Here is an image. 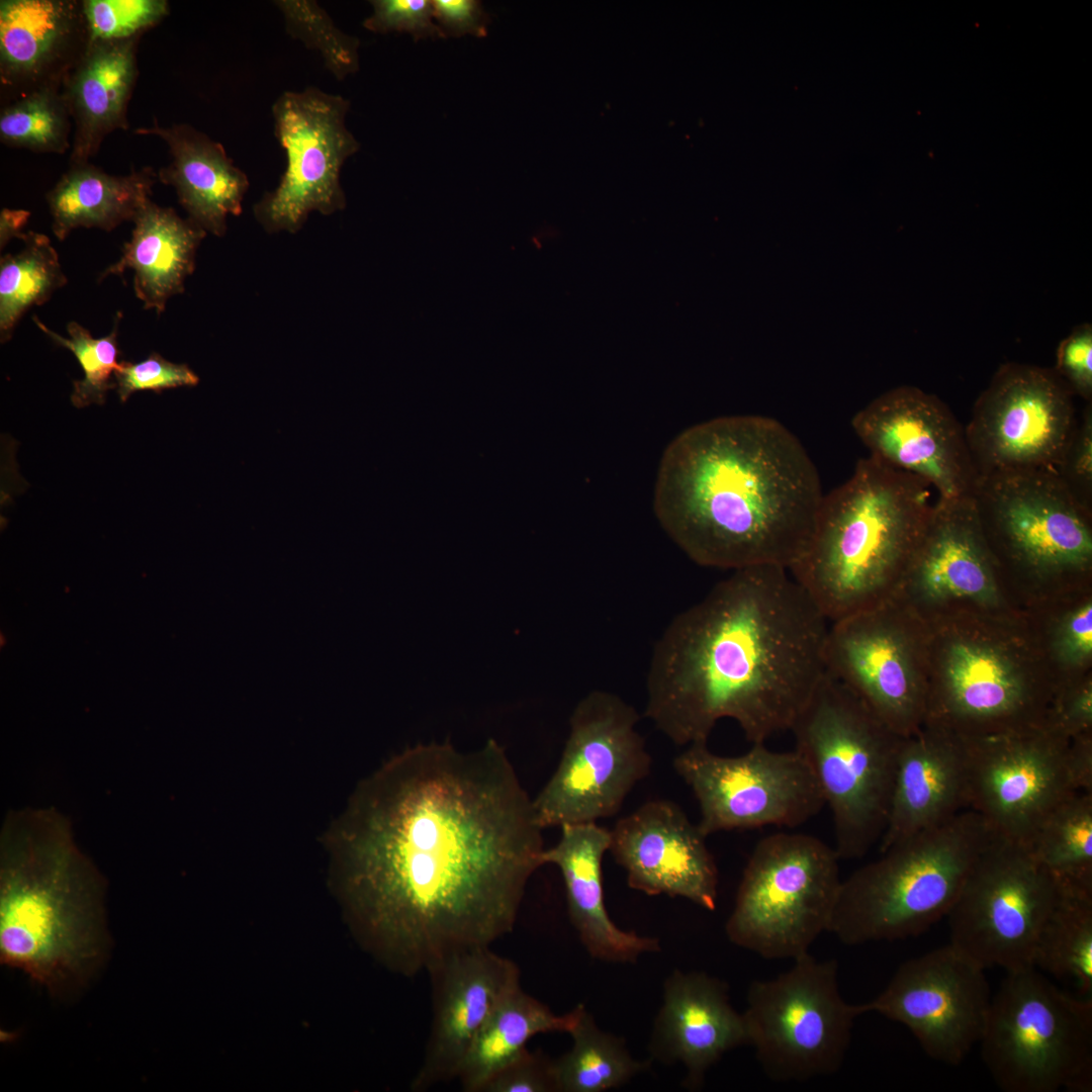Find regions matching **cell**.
<instances>
[{
  "label": "cell",
  "instance_id": "obj_1",
  "mask_svg": "<svg viewBox=\"0 0 1092 1092\" xmlns=\"http://www.w3.org/2000/svg\"><path fill=\"white\" fill-rule=\"evenodd\" d=\"M543 827L505 748L420 743L362 780L326 837L364 947L415 977L511 933Z\"/></svg>",
  "mask_w": 1092,
  "mask_h": 1092
},
{
  "label": "cell",
  "instance_id": "obj_2",
  "mask_svg": "<svg viewBox=\"0 0 1092 1092\" xmlns=\"http://www.w3.org/2000/svg\"><path fill=\"white\" fill-rule=\"evenodd\" d=\"M829 621L789 570H733L676 615L654 645L644 716L676 745L722 719L747 741L790 730L824 672Z\"/></svg>",
  "mask_w": 1092,
  "mask_h": 1092
},
{
  "label": "cell",
  "instance_id": "obj_3",
  "mask_svg": "<svg viewBox=\"0 0 1092 1092\" xmlns=\"http://www.w3.org/2000/svg\"><path fill=\"white\" fill-rule=\"evenodd\" d=\"M824 493L800 440L756 415L715 418L663 452L656 518L696 563L723 569H789L812 535Z\"/></svg>",
  "mask_w": 1092,
  "mask_h": 1092
},
{
  "label": "cell",
  "instance_id": "obj_4",
  "mask_svg": "<svg viewBox=\"0 0 1092 1092\" xmlns=\"http://www.w3.org/2000/svg\"><path fill=\"white\" fill-rule=\"evenodd\" d=\"M101 884L52 809L5 820L0 840V957L58 991L100 957Z\"/></svg>",
  "mask_w": 1092,
  "mask_h": 1092
},
{
  "label": "cell",
  "instance_id": "obj_5",
  "mask_svg": "<svg viewBox=\"0 0 1092 1092\" xmlns=\"http://www.w3.org/2000/svg\"><path fill=\"white\" fill-rule=\"evenodd\" d=\"M931 488L869 455L823 495L810 540L788 570L829 622L874 608L905 577L934 510Z\"/></svg>",
  "mask_w": 1092,
  "mask_h": 1092
},
{
  "label": "cell",
  "instance_id": "obj_6",
  "mask_svg": "<svg viewBox=\"0 0 1092 1092\" xmlns=\"http://www.w3.org/2000/svg\"><path fill=\"white\" fill-rule=\"evenodd\" d=\"M998 836L967 809L889 847L841 882L828 931L847 945L919 935L946 917Z\"/></svg>",
  "mask_w": 1092,
  "mask_h": 1092
},
{
  "label": "cell",
  "instance_id": "obj_7",
  "mask_svg": "<svg viewBox=\"0 0 1092 1092\" xmlns=\"http://www.w3.org/2000/svg\"><path fill=\"white\" fill-rule=\"evenodd\" d=\"M790 731L831 811L836 853L862 857L885 830L903 736L826 671Z\"/></svg>",
  "mask_w": 1092,
  "mask_h": 1092
},
{
  "label": "cell",
  "instance_id": "obj_8",
  "mask_svg": "<svg viewBox=\"0 0 1092 1092\" xmlns=\"http://www.w3.org/2000/svg\"><path fill=\"white\" fill-rule=\"evenodd\" d=\"M979 1043L1005 1092L1091 1091V997L1070 996L1034 967L1007 972Z\"/></svg>",
  "mask_w": 1092,
  "mask_h": 1092
},
{
  "label": "cell",
  "instance_id": "obj_9",
  "mask_svg": "<svg viewBox=\"0 0 1092 1092\" xmlns=\"http://www.w3.org/2000/svg\"><path fill=\"white\" fill-rule=\"evenodd\" d=\"M833 846L805 833L760 839L739 883L725 931L766 960H796L828 931L842 880Z\"/></svg>",
  "mask_w": 1092,
  "mask_h": 1092
},
{
  "label": "cell",
  "instance_id": "obj_10",
  "mask_svg": "<svg viewBox=\"0 0 1092 1092\" xmlns=\"http://www.w3.org/2000/svg\"><path fill=\"white\" fill-rule=\"evenodd\" d=\"M746 1001L748 1044L767 1077L778 1082L836 1073L854 1020L868 1012L864 1003L842 998L836 961L821 962L810 952L776 978L753 981Z\"/></svg>",
  "mask_w": 1092,
  "mask_h": 1092
},
{
  "label": "cell",
  "instance_id": "obj_11",
  "mask_svg": "<svg viewBox=\"0 0 1092 1092\" xmlns=\"http://www.w3.org/2000/svg\"><path fill=\"white\" fill-rule=\"evenodd\" d=\"M640 716L619 696L592 691L575 706L556 769L533 804L543 828L616 815L651 769Z\"/></svg>",
  "mask_w": 1092,
  "mask_h": 1092
},
{
  "label": "cell",
  "instance_id": "obj_12",
  "mask_svg": "<svg viewBox=\"0 0 1092 1092\" xmlns=\"http://www.w3.org/2000/svg\"><path fill=\"white\" fill-rule=\"evenodd\" d=\"M1061 894L1026 844L999 835L946 915L949 944L985 970L1032 968L1038 934Z\"/></svg>",
  "mask_w": 1092,
  "mask_h": 1092
},
{
  "label": "cell",
  "instance_id": "obj_13",
  "mask_svg": "<svg viewBox=\"0 0 1092 1092\" xmlns=\"http://www.w3.org/2000/svg\"><path fill=\"white\" fill-rule=\"evenodd\" d=\"M672 764L698 801V827L706 837L764 826L794 828L825 806L809 764L796 749L776 751L753 743L743 754L722 756L700 742L688 745Z\"/></svg>",
  "mask_w": 1092,
  "mask_h": 1092
},
{
  "label": "cell",
  "instance_id": "obj_14",
  "mask_svg": "<svg viewBox=\"0 0 1092 1092\" xmlns=\"http://www.w3.org/2000/svg\"><path fill=\"white\" fill-rule=\"evenodd\" d=\"M350 101L309 86L285 91L272 105L274 132L286 167L278 186L254 206L269 233L298 232L310 212L333 214L346 206L341 169L360 144L346 125Z\"/></svg>",
  "mask_w": 1092,
  "mask_h": 1092
},
{
  "label": "cell",
  "instance_id": "obj_15",
  "mask_svg": "<svg viewBox=\"0 0 1092 1092\" xmlns=\"http://www.w3.org/2000/svg\"><path fill=\"white\" fill-rule=\"evenodd\" d=\"M1073 394L1054 369L1005 363L977 398L965 428L979 476L1055 470L1075 425Z\"/></svg>",
  "mask_w": 1092,
  "mask_h": 1092
},
{
  "label": "cell",
  "instance_id": "obj_16",
  "mask_svg": "<svg viewBox=\"0 0 1092 1092\" xmlns=\"http://www.w3.org/2000/svg\"><path fill=\"white\" fill-rule=\"evenodd\" d=\"M964 738L968 809L1006 839L1027 845L1043 819L1077 793L1063 737L1021 730Z\"/></svg>",
  "mask_w": 1092,
  "mask_h": 1092
},
{
  "label": "cell",
  "instance_id": "obj_17",
  "mask_svg": "<svg viewBox=\"0 0 1092 1092\" xmlns=\"http://www.w3.org/2000/svg\"><path fill=\"white\" fill-rule=\"evenodd\" d=\"M990 1002L985 969L948 943L903 963L864 1004L905 1025L933 1060L960 1065L982 1037Z\"/></svg>",
  "mask_w": 1092,
  "mask_h": 1092
},
{
  "label": "cell",
  "instance_id": "obj_18",
  "mask_svg": "<svg viewBox=\"0 0 1092 1092\" xmlns=\"http://www.w3.org/2000/svg\"><path fill=\"white\" fill-rule=\"evenodd\" d=\"M971 496L979 522L996 532L1016 562L1038 571L1089 566L1091 512L1077 503L1054 470L979 476Z\"/></svg>",
  "mask_w": 1092,
  "mask_h": 1092
},
{
  "label": "cell",
  "instance_id": "obj_19",
  "mask_svg": "<svg viewBox=\"0 0 1092 1092\" xmlns=\"http://www.w3.org/2000/svg\"><path fill=\"white\" fill-rule=\"evenodd\" d=\"M851 427L870 455L925 480L937 497L972 495L978 473L965 428L936 395L890 389L858 411Z\"/></svg>",
  "mask_w": 1092,
  "mask_h": 1092
},
{
  "label": "cell",
  "instance_id": "obj_20",
  "mask_svg": "<svg viewBox=\"0 0 1092 1092\" xmlns=\"http://www.w3.org/2000/svg\"><path fill=\"white\" fill-rule=\"evenodd\" d=\"M908 639L894 619L871 608L829 622L824 645L825 671L903 737L924 709Z\"/></svg>",
  "mask_w": 1092,
  "mask_h": 1092
},
{
  "label": "cell",
  "instance_id": "obj_21",
  "mask_svg": "<svg viewBox=\"0 0 1092 1092\" xmlns=\"http://www.w3.org/2000/svg\"><path fill=\"white\" fill-rule=\"evenodd\" d=\"M610 833L609 851L625 870L631 889L716 909V862L706 836L676 803L648 801L620 818Z\"/></svg>",
  "mask_w": 1092,
  "mask_h": 1092
},
{
  "label": "cell",
  "instance_id": "obj_22",
  "mask_svg": "<svg viewBox=\"0 0 1092 1092\" xmlns=\"http://www.w3.org/2000/svg\"><path fill=\"white\" fill-rule=\"evenodd\" d=\"M432 1020L422 1064L412 1089L425 1091L458 1079L465 1058L489 1014L512 987L520 969L490 946L453 952L427 972Z\"/></svg>",
  "mask_w": 1092,
  "mask_h": 1092
},
{
  "label": "cell",
  "instance_id": "obj_23",
  "mask_svg": "<svg viewBox=\"0 0 1092 1092\" xmlns=\"http://www.w3.org/2000/svg\"><path fill=\"white\" fill-rule=\"evenodd\" d=\"M748 1044L742 1013L730 1004L727 985L703 972L673 971L663 984L650 1052L665 1064H681L686 1086L699 1088L723 1055Z\"/></svg>",
  "mask_w": 1092,
  "mask_h": 1092
},
{
  "label": "cell",
  "instance_id": "obj_24",
  "mask_svg": "<svg viewBox=\"0 0 1092 1092\" xmlns=\"http://www.w3.org/2000/svg\"><path fill=\"white\" fill-rule=\"evenodd\" d=\"M967 809L965 738L950 734L903 737L879 850L937 827Z\"/></svg>",
  "mask_w": 1092,
  "mask_h": 1092
},
{
  "label": "cell",
  "instance_id": "obj_25",
  "mask_svg": "<svg viewBox=\"0 0 1092 1092\" xmlns=\"http://www.w3.org/2000/svg\"><path fill=\"white\" fill-rule=\"evenodd\" d=\"M557 842L543 850L544 864L562 877L569 920L588 954L609 963H634L660 949L658 939L621 929L604 899L602 863L610 848V830L598 822L559 827Z\"/></svg>",
  "mask_w": 1092,
  "mask_h": 1092
},
{
  "label": "cell",
  "instance_id": "obj_26",
  "mask_svg": "<svg viewBox=\"0 0 1092 1092\" xmlns=\"http://www.w3.org/2000/svg\"><path fill=\"white\" fill-rule=\"evenodd\" d=\"M141 36L87 40L65 73L62 93L74 126L71 165L88 163L106 135L128 127L126 112L138 77Z\"/></svg>",
  "mask_w": 1092,
  "mask_h": 1092
},
{
  "label": "cell",
  "instance_id": "obj_27",
  "mask_svg": "<svg viewBox=\"0 0 1092 1092\" xmlns=\"http://www.w3.org/2000/svg\"><path fill=\"white\" fill-rule=\"evenodd\" d=\"M156 135L169 148L171 162L158 179L174 187L188 218L206 233L221 237L229 215H240L249 179L221 144L185 123L162 126L158 121L134 131Z\"/></svg>",
  "mask_w": 1092,
  "mask_h": 1092
},
{
  "label": "cell",
  "instance_id": "obj_28",
  "mask_svg": "<svg viewBox=\"0 0 1092 1092\" xmlns=\"http://www.w3.org/2000/svg\"><path fill=\"white\" fill-rule=\"evenodd\" d=\"M86 24L82 4L66 0L0 2V75L3 85L63 79L70 53Z\"/></svg>",
  "mask_w": 1092,
  "mask_h": 1092
},
{
  "label": "cell",
  "instance_id": "obj_29",
  "mask_svg": "<svg viewBox=\"0 0 1092 1092\" xmlns=\"http://www.w3.org/2000/svg\"><path fill=\"white\" fill-rule=\"evenodd\" d=\"M131 238L123 245L120 259L99 276L133 271V290L145 309L161 314L168 299L184 290L185 279L193 272L196 250L206 232L188 217H180L170 207L151 200L133 219Z\"/></svg>",
  "mask_w": 1092,
  "mask_h": 1092
},
{
  "label": "cell",
  "instance_id": "obj_30",
  "mask_svg": "<svg viewBox=\"0 0 1092 1092\" xmlns=\"http://www.w3.org/2000/svg\"><path fill=\"white\" fill-rule=\"evenodd\" d=\"M158 174L150 167L110 175L89 164L71 165L47 194L52 230L59 241L78 228L111 232L135 218L151 200Z\"/></svg>",
  "mask_w": 1092,
  "mask_h": 1092
},
{
  "label": "cell",
  "instance_id": "obj_31",
  "mask_svg": "<svg viewBox=\"0 0 1092 1092\" xmlns=\"http://www.w3.org/2000/svg\"><path fill=\"white\" fill-rule=\"evenodd\" d=\"M943 713L974 728L1007 725L1026 711L1025 688L996 653L970 643L952 646L948 656Z\"/></svg>",
  "mask_w": 1092,
  "mask_h": 1092
},
{
  "label": "cell",
  "instance_id": "obj_32",
  "mask_svg": "<svg viewBox=\"0 0 1092 1092\" xmlns=\"http://www.w3.org/2000/svg\"><path fill=\"white\" fill-rule=\"evenodd\" d=\"M578 1011L579 1004L565 1014H556L525 992L520 983L512 987L489 1014L465 1058L458 1076L462 1090L480 1092L495 1073L527 1049V1042L536 1034L568 1033Z\"/></svg>",
  "mask_w": 1092,
  "mask_h": 1092
},
{
  "label": "cell",
  "instance_id": "obj_33",
  "mask_svg": "<svg viewBox=\"0 0 1092 1092\" xmlns=\"http://www.w3.org/2000/svg\"><path fill=\"white\" fill-rule=\"evenodd\" d=\"M1027 846L1062 892L1092 895V793L1077 792L1060 803Z\"/></svg>",
  "mask_w": 1092,
  "mask_h": 1092
},
{
  "label": "cell",
  "instance_id": "obj_34",
  "mask_svg": "<svg viewBox=\"0 0 1092 1092\" xmlns=\"http://www.w3.org/2000/svg\"><path fill=\"white\" fill-rule=\"evenodd\" d=\"M570 1049L554 1060L558 1092H604L621 1087L649 1063L634 1059L625 1041L600 1028L583 1004L568 1032Z\"/></svg>",
  "mask_w": 1092,
  "mask_h": 1092
},
{
  "label": "cell",
  "instance_id": "obj_35",
  "mask_svg": "<svg viewBox=\"0 0 1092 1092\" xmlns=\"http://www.w3.org/2000/svg\"><path fill=\"white\" fill-rule=\"evenodd\" d=\"M1033 966L1092 993V895L1062 892L1038 934Z\"/></svg>",
  "mask_w": 1092,
  "mask_h": 1092
},
{
  "label": "cell",
  "instance_id": "obj_36",
  "mask_svg": "<svg viewBox=\"0 0 1092 1092\" xmlns=\"http://www.w3.org/2000/svg\"><path fill=\"white\" fill-rule=\"evenodd\" d=\"M23 249L0 260V338L8 341L24 312L47 302L67 283L59 256L50 239L32 231L23 233Z\"/></svg>",
  "mask_w": 1092,
  "mask_h": 1092
},
{
  "label": "cell",
  "instance_id": "obj_37",
  "mask_svg": "<svg viewBox=\"0 0 1092 1092\" xmlns=\"http://www.w3.org/2000/svg\"><path fill=\"white\" fill-rule=\"evenodd\" d=\"M62 80L43 83L3 108V144L39 153L64 154L71 149L73 120L62 93Z\"/></svg>",
  "mask_w": 1092,
  "mask_h": 1092
},
{
  "label": "cell",
  "instance_id": "obj_38",
  "mask_svg": "<svg viewBox=\"0 0 1092 1092\" xmlns=\"http://www.w3.org/2000/svg\"><path fill=\"white\" fill-rule=\"evenodd\" d=\"M288 35L320 54L326 69L344 80L359 70V39L345 33L314 0H276Z\"/></svg>",
  "mask_w": 1092,
  "mask_h": 1092
},
{
  "label": "cell",
  "instance_id": "obj_39",
  "mask_svg": "<svg viewBox=\"0 0 1092 1092\" xmlns=\"http://www.w3.org/2000/svg\"><path fill=\"white\" fill-rule=\"evenodd\" d=\"M120 317L121 313L118 311L112 332L99 339L93 338L78 323L70 322L67 325V339L50 330L36 315L32 316L34 324L53 342L73 352L83 369L84 378L73 381L71 401L74 406L103 404L107 391L116 387L114 372L121 364L118 362L120 351L117 345Z\"/></svg>",
  "mask_w": 1092,
  "mask_h": 1092
},
{
  "label": "cell",
  "instance_id": "obj_40",
  "mask_svg": "<svg viewBox=\"0 0 1092 1092\" xmlns=\"http://www.w3.org/2000/svg\"><path fill=\"white\" fill-rule=\"evenodd\" d=\"M88 41L142 35L169 12L165 0H86L82 2Z\"/></svg>",
  "mask_w": 1092,
  "mask_h": 1092
},
{
  "label": "cell",
  "instance_id": "obj_41",
  "mask_svg": "<svg viewBox=\"0 0 1092 1092\" xmlns=\"http://www.w3.org/2000/svg\"><path fill=\"white\" fill-rule=\"evenodd\" d=\"M1055 473L1083 508L1092 509V402H1086L1066 441Z\"/></svg>",
  "mask_w": 1092,
  "mask_h": 1092
},
{
  "label": "cell",
  "instance_id": "obj_42",
  "mask_svg": "<svg viewBox=\"0 0 1092 1092\" xmlns=\"http://www.w3.org/2000/svg\"><path fill=\"white\" fill-rule=\"evenodd\" d=\"M372 14L363 26L375 33L406 32L414 39L445 38L436 23L431 0H372Z\"/></svg>",
  "mask_w": 1092,
  "mask_h": 1092
},
{
  "label": "cell",
  "instance_id": "obj_43",
  "mask_svg": "<svg viewBox=\"0 0 1092 1092\" xmlns=\"http://www.w3.org/2000/svg\"><path fill=\"white\" fill-rule=\"evenodd\" d=\"M116 391L122 402L139 390L161 392L180 386H194L198 376L185 364H176L152 353L139 363L121 362L114 372Z\"/></svg>",
  "mask_w": 1092,
  "mask_h": 1092
},
{
  "label": "cell",
  "instance_id": "obj_44",
  "mask_svg": "<svg viewBox=\"0 0 1092 1092\" xmlns=\"http://www.w3.org/2000/svg\"><path fill=\"white\" fill-rule=\"evenodd\" d=\"M480 1092H558L554 1060L525 1049L495 1073Z\"/></svg>",
  "mask_w": 1092,
  "mask_h": 1092
},
{
  "label": "cell",
  "instance_id": "obj_45",
  "mask_svg": "<svg viewBox=\"0 0 1092 1092\" xmlns=\"http://www.w3.org/2000/svg\"><path fill=\"white\" fill-rule=\"evenodd\" d=\"M1054 371L1073 395L1086 402L1092 399V327H1076L1060 343Z\"/></svg>",
  "mask_w": 1092,
  "mask_h": 1092
},
{
  "label": "cell",
  "instance_id": "obj_46",
  "mask_svg": "<svg viewBox=\"0 0 1092 1092\" xmlns=\"http://www.w3.org/2000/svg\"><path fill=\"white\" fill-rule=\"evenodd\" d=\"M434 19L445 37L487 35L490 15L478 0H432Z\"/></svg>",
  "mask_w": 1092,
  "mask_h": 1092
},
{
  "label": "cell",
  "instance_id": "obj_47",
  "mask_svg": "<svg viewBox=\"0 0 1092 1092\" xmlns=\"http://www.w3.org/2000/svg\"><path fill=\"white\" fill-rule=\"evenodd\" d=\"M1065 646L1074 657H1087L1092 652V606L1086 604L1069 619L1065 631Z\"/></svg>",
  "mask_w": 1092,
  "mask_h": 1092
},
{
  "label": "cell",
  "instance_id": "obj_48",
  "mask_svg": "<svg viewBox=\"0 0 1092 1092\" xmlns=\"http://www.w3.org/2000/svg\"><path fill=\"white\" fill-rule=\"evenodd\" d=\"M1068 767L1075 790L1092 793V747L1088 735L1081 734L1068 745Z\"/></svg>",
  "mask_w": 1092,
  "mask_h": 1092
},
{
  "label": "cell",
  "instance_id": "obj_49",
  "mask_svg": "<svg viewBox=\"0 0 1092 1092\" xmlns=\"http://www.w3.org/2000/svg\"><path fill=\"white\" fill-rule=\"evenodd\" d=\"M30 212L23 209L3 208L0 212V247L12 239L23 235L22 229L27 223Z\"/></svg>",
  "mask_w": 1092,
  "mask_h": 1092
}]
</instances>
